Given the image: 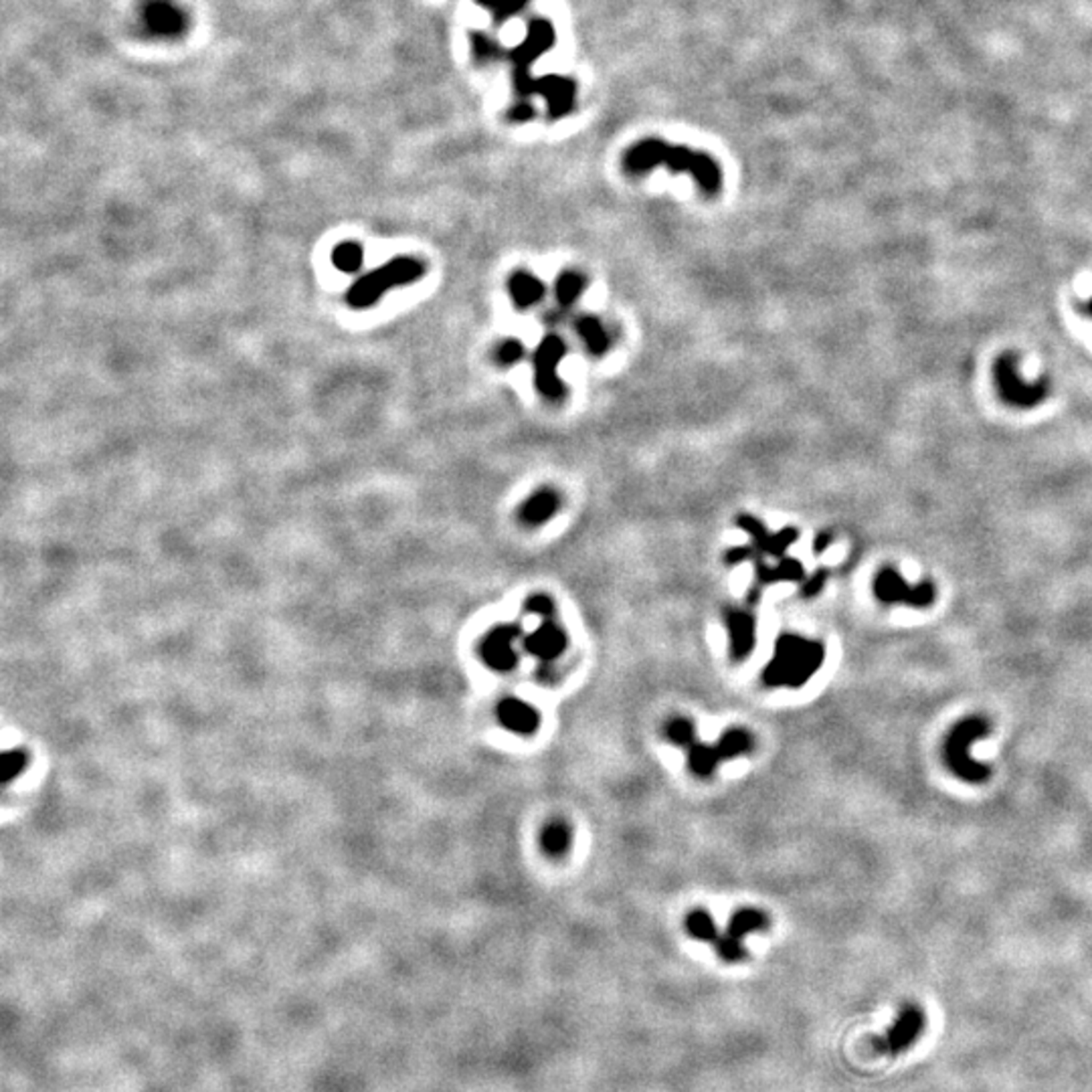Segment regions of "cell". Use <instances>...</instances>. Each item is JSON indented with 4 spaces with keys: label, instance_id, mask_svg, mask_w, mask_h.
<instances>
[{
    "label": "cell",
    "instance_id": "obj_1",
    "mask_svg": "<svg viewBox=\"0 0 1092 1092\" xmlns=\"http://www.w3.org/2000/svg\"><path fill=\"white\" fill-rule=\"evenodd\" d=\"M658 167L672 172H688L706 194H717L722 186V172L714 158L686 146H672L660 138L636 142L623 154V170L628 175H645Z\"/></svg>",
    "mask_w": 1092,
    "mask_h": 1092
},
{
    "label": "cell",
    "instance_id": "obj_2",
    "mask_svg": "<svg viewBox=\"0 0 1092 1092\" xmlns=\"http://www.w3.org/2000/svg\"><path fill=\"white\" fill-rule=\"evenodd\" d=\"M825 661L822 642L797 634H781L773 647V658L763 669V682L771 688H801Z\"/></svg>",
    "mask_w": 1092,
    "mask_h": 1092
},
{
    "label": "cell",
    "instance_id": "obj_3",
    "mask_svg": "<svg viewBox=\"0 0 1092 1092\" xmlns=\"http://www.w3.org/2000/svg\"><path fill=\"white\" fill-rule=\"evenodd\" d=\"M425 261L413 255H397L385 266L368 271L360 280L350 285L346 293V302L354 310H366L385 296L389 290L398 285H411L425 275Z\"/></svg>",
    "mask_w": 1092,
    "mask_h": 1092
},
{
    "label": "cell",
    "instance_id": "obj_4",
    "mask_svg": "<svg viewBox=\"0 0 1092 1092\" xmlns=\"http://www.w3.org/2000/svg\"><path fill=\"white\" fill-rule=\"evenodd\" d=\"M991 733V722L983 717H967L959 720L947 735L943 755L945 763L955 777L979 785L991 777V767L979 763L971 755L973 743Z\"/></svg>",
    "mask_w": 1092,
    "mask_h": 1092
},
{
    "label": "cell",
    "instance_id": "obj_5",
    "mask_svg": "<svg viewBox=\"0 0 1092 1092\" xmlns=\"http://www.w3.org/2000/svg\"><path fill=\"white\" fill-rule=\"evenodd\" d=\"M564 357H567V344L559 334H546L534 350V387L548 401H561L567 395V387L559 376V365Z\"/></svg>",
    "mask_w": 1092,
    "mask_h": 1092
},
{
    "label": "cell",
    "instance_id": "obj_6",
    "mask_svg": "<svg viewBox=\"0 0 1092 1092\" xmlns=\"http://www.w3.org/2000/svg\"><path fill=\"white\" fill-rule=\"evenodd\" d=\"M996 385L999 397L1012 406L1031 409L1040 405L1048 395V382H1026L1018 371V357L1012 352L1001 354L996 363Z\"/></svg>",
    "mask_w": 1092,
    "mask_h": 1092
},
{
    "label": "cell",
    "instance_id": "obj_7",
    "mask_svg": "<svg viewBox=\"0 0 1092 1092\" xmlns=\"http://www.w3.org/2000/svg\"><path fill=\"white\" fill-rule=\"evenodd\" d=\"M872 589L876 599L884 605H908L921 609L935 603L937 597V589L931 581L908 585L900 577V572L891 567L878 571V575L874 577Z\"/></svg>",
    "mask_w": 1092,
    "mask_h": 1092
},
{
    "label": "cell",
    "instance_id": "obj_8",
    "mask_svg": "<svg viewBox=\"0 0 1092 1092\" xmlns=\"http://www.w3.org/2000/svg\"><path fill=\"white\" fill-rule=\"evenodd\" d=\"M924 1028V1009L916 1004H905L896 1014L892 1026L874 1040V1050L878 1054H888V1056H899V1054L913 1048L918 1038L923 1036Z\"/></svg>",
    "mask_w": 1092,
    "mask_h": 1092
},
{
    "label": "cell",
    "instance_id": "obj_9",
    "mask_svg": "<svg viewBox=\"0 0 1092 1092\" xmlns=\"http://www.w3.org/2000/svg\"><path fill=\"white\" fill-rule=\"evenodd\" d=\"M521 636L522 629L514 623L498 625L488 631V636L480 644V655L484 664L494 672H512L521 661V655L514 647Z\"/></svg>",
    "mask_w": 1092,
    "mask_h": 1092
},
{
    "label": "cell",
    "instance_id": "obj_10",
    "mask_svg": "<svg viewBox=\"0 0 1092 1092\" xmlns=\"http://www.w3.org/2000/svg\"><path fill=\"white\" fill-rule=\"evenodd\" d=\"M556 41V33L551 21L534 19L529 22V31H526L524 41L510 49L508 59L514 65L512 75H530V65L553 49Z\"/></svg>",
    "mask_w": 1092,
    "mask_h": 1092
},
{
    "label": "cell",
    "instance_id": "obj_11",
    "mask_svg": "<svg viewBox=\"0 0 1092 1092\" xmlns=\"http://www.w3.org/2000/svg\"><path fill=\"white\" fill-rule=\"evenodd\" d=\"M736 526L752 538V546L757 548V553L769 554L773 559H783L787 548L800 538V530L797 529H783L777 534H773L767 530V526L760 522L759 518L751 514L736 516Z\"/></svg>",
    "mask_w": 1092,
    "mask_h": 1092
},
{
    "label": "cell",
    "instance_id": "obj_12",
    "mask_svg": "<svg viewBox=\"0 0 1092 1092\" xmlns=\"http://www.w3.org/2000/svg\"><path fill=\"white\" fill-rule=\"evenodd\" d=\"M534 94L545 97L548 118L561 119L569 116L575 108L577 84L571 78H562V75H545V78L534 79L532 95Z\"/></svg>",
    "mask_w": 1092,
    "mask_h": 1092
},
{
    "label": "cell",
    "instance_id": "obj_13",
    "mask_svg": "<svg viewBox=\"0 0 1092 1092\" xmlns=\"http://www.w3.org/2000/svg\"><path fill=\"white\" fill-rule=\"evenodd\" d=\"M725 625L728 634V652L735 661L747 660L757 644V623L755 617L744 609H728L725 613Z\"/></svg>",
    "mask_w": 1092,
    "mask_h": 1092
},
{
    "label": "cell",
    "instance_id": "obj_14",
    "mask_svg": "<svg viewBox=\"0 0 1092 1092\" xmlns=\"http://www.w3.org/2000/svg\"><path fill=\"white\" fill-rule=\"evenodd\" d=\"M569 637L561 625L545 620L537 629L524 637V650L540 661H553L567 650Z\"/></svg>",
    "mask_w": 1092,
    "mask_h": 1092
},
{
    "label": "cell",
    "instance_id": "obj_15",
    "mask_svg": "<svg viewBox=\"0 0 1092 1092\" xmlns=\"http://www.w3.org/2000/svg\"><path fill=\"white\" fill-rule=\"evenodd\" d=\"M496 717H498V722L504 728L522 736L534 735L540 727V712L521 698L508 696L500 700L498 708H496Z\"/></svg>",
    "mask_w": 1092,
    "mask_h": 1092
},
{
    "label": "cell",
    "instance_id": "obj_16",
    "mask_svg": "<svg viewBox=\"0 0 1092 1092\" xmlns=\"http://www.w3.org/2000/svg\"><path fill=\"white\" fill-rule=\"evenodd\" d=\"M561 508V496L551 488H542L530 494L518 510V518L526 526H540L551 521Z\"/></svg>",
    "mask_w": 1092,
    "mask_h": 1092
},
{
    "label": "cell",
    "instance_id": "obj_17",
    "mask_svg": "<svg viewBox=\"0 0 1092 1092\" xmlns=\"http://www.w3.org/2000/svg\"><path fill=\"white\" fill-rule=\"evenodd\" d=\"M508 293L512 298V304H514L518 310H529V308L537 306L540 300L545 298L546 288L537 275H532L530 271L521 269L510 275Z\"/></svg>",
    "mask_w": 1092,
    "mask_h": 1092
},
{
    "label": "cell",
    "instance_id": "obj_18",
    "mask_svg": "<svg viewBox=\"0 0 1092 1092\" xmlns=\"http://www.w3.org/2000/svg\"><path fill=\"white\" fill-rule=\"evenodd\" d=\"M144 17L148 22L150 31H154L158 35H177L183 33L185 29V14L180 12L177 6H172L170 3H160V0H156V3L148 4V9L144 11Z\"/></svg>",
    "mask_w": 1092,
    "mask_h": 1092
},
{
    "label": "cell",
    "instance_id": "obj_19",
    "mask_svg": "<svg viewBox=\"0 0 1092 1092\" xmlns=\"http://www.w3.org/2000/svg\"><path fill=\"white\" fill-rule=\"evenodd\" d=\"M575 330L593 357H603L612 349V334H609L605 324L595 318V316H581L575 324Z\"/></svg>",
    "mask_w": 1092,
    "mask_h": 1092
},
{
    "label": "cell",
    "instance_id": "obj_20",
    "mask_svg": "<svg viewBox=\"0 0 1092 1092\" xmlns=\"http://www.w3.org/2000/svg\"><path fill=\"white\" fill-rule=\"evenodd\" d=\"M755 577L757 583L760 585H773V583H781V581H801L803 579V564L795 559H783L771 567V564H767L763 561L755 562Z\"/></svg>",
    "mask_w": 1092,
    "mask_h": 1092
},
{
    "label": "cell",
    "instance_id": "obj_21",
    "mask_svg": "<svg viewBox=\"0 0 1092 1092\" xmlns=\"http://www.w3.org/2000/svg\"><path fill=\"white\" fill-rule=\"evenodd\" d=\"M769 926H771V921H769V916L763 913V910H759V908H741V910H736V913L733 915V918H730L727 935L736 939V940H741V943H743V939L747 937V935H751V932L767 931V929H769Z\"/></svg>",
    "mask_w": 1092,
    "mask_h": 1092
},
{
    "label": "cell",
    "instance_id": "obj_22",
    "mask_svg": "<svg viewBox=\"0 0 1092 1092\" xmlns=\"http://www.w3.org/2000/svg\"><path fill=\"white\" fill-rule=\"evenodd\" d=\"M572 833L567 822L562 819H551L540 832V848L548 856H564L571 850Z\"/></svg>",
    "mask_w": 1092,
    "mask_h": 1092
},
{
    "label": "cell",
    "instance_id": "obj_23",
    "mask_svg": "<svg viewBox=\"0 0 1092 1092\" xmlns=\"http://www.w3.org/2000/svg\"><path fill=\"white\" fill-rule=\"evenodd\" d=\"M717 749H718V755L722 760H730V759L749 755V752L755 749V739H752V735L747 728L735 727L722 733V736L717 743Z\"/></svg>",
    "mask_w": 1092,
    "mask_h": 1092
},
{
    "label": "cell",
    "instance_id": "obj_24",
    "mask_svg": "<svg viewBox=\"0 0 1092 1092\" xmlns=\"http://www.w3.org/2000/svg\"><path fill=\"white\" fill-rule=\"evenodd\" d=\"M720 760L722 759L718 755L717 744L694 743L692 747H688V767L696 777H710V775L717 771Z\"/></svg>",
    "mask_w": 1092,
    "mask_h": 1092
},
{
    "label": "cell",
    "instance_id": "obj_25",
    "mask_svg": "<svg viewBox=\"0 0 1092 1092\" xmlns=\"http://www.w3.org/2000/svg\"><path fill=\"white\" fill-rule=\"evenodd\" d=\"M583 291H585V277L579 274V271H572V269L562 271L554 285L556 302H559V306L562 308H571L579 298L583 296Z\"/></svg>",
    "mask_w": 1092,
    "mask_h": 1092
},
{
    "label": "cell",
    "instance_id": "obj_26",
    "mask_svg": "<svg viewBox=\"0 0 1092 1092\" xmlns=\"http://www.w3.org/2000/svg\"><path fill=\"white\" fill-rule=\"evenodd\" d=\"M686 929L692 937L702 940V943H717L720 937L714 918L706 910H692L686 916Z\"/></svg>",
    "mask_w": 1092,
    "mask_h": 1092
},
{
    "label": "cell",
    "instance_id": "obj_27",
    "mask_svg": "<svg viewBox=\"0 0 1092 1092\" xmlns=\"http://www.w3.org/2000/svg\"><path fill=\"white\" fill-rule=\"evenodd\" d=\"M333 261L338 269L352 274V271H357L360 263H363V247H360L357 241H344V243L334 247Z\"/></svg>",
    "mask_w": 1092,
    "mask_h": 1092
},
{
    "label": "cell",
    "instance_id": "obj_28",
    "mask_svg": "<svg viewBox=\"0 0 1092 1092\" xmlns=\"http://www.w3.org/2000/svg\"><path fill=\"white\" fill-rule=\"evenodd\" d=\"M666 736L676 747H692L696 743V728L692 725V720L676 717L666 722Z\"/></svg>",
    "mask_w": 1092,
    "mask_h": 1092
},
{
    "label": "cell",
    "instance_id": "obj_29",
    "mask_svg": "<svg viewBox=\"0 0 1092 1092\" xmlns=\"http://www.w3.org/2000/svg\"><path fill=\"white\" fill-rule=\"evenodd\" d=\"M472 51H473V57H476L480 63H492L504 57V51L500 45L496 43L492 37H488L486 33L472 35Z\"/></svg>",
    "mask_w": 1092,
    "mask_h": 1092
},
{
    "label": "cell",
    "instance_id": "obj_30",
    "mask_svg": "<svg viewBox=\"0 0 1092 1092\" xmlns=\"http://www.w3.org/2000/svg\"><path fill=\"white\" fill-rule=\"evenodd\" d=\"M524 358V344L518 338H506L494 350V360L502 366H512Z\"/></svg>",
    "mask_w": 1092,
    "mask_h": 1092
},
{
    "label": "cell",
    "instance_id": "obj_31",
    "mask_svg": "<svg viewBox=\"0 0 1092 1092\" xmlns=\"http://www.w3.org/2000/svg\"><path fill=\"white\" fill-rule=\"evenodd\" d=\"M714 947H717L718 957L722 961H727V963H739V961H743L744 957H747V951H744V947H743L741 940L728 937L727 932H725V935L718 937V940H717V943H714Z\"/></svg>",
    "mask_w": 1092,
    "mask_h": 1092
},
{
    "label": "cell",
    "instance_id": "obj_32",
    "mask_svg": "<svg viewBox=\"0 0 1092 1092\" xmlns=\"http://www.w3.org/2000/svg\"><path fill=\"white\" fill-rule=\"evenodd\" d=\"M526 4H529V0H486L484 6L494 12L496 21L502 22L510 19L512 14L521 12Z\"/></svg>",
    "mask_w": 1092,
    "mask_h": 1092
},
{
    "label": "cell",
    "instance_id": "obj_33",
    "mask_svg": "<svg viewBox=\"0 0 1092 1092\" xmlns=\"http://www.w3.org/2000/svg\"><path fill=\"white\" fill-rule=\"evenodd\" d=\"M524 609L530 615H538L542 620H553L554 615V601L548 597V595H530L529 599H526Z\"/></svg>",
    "mask_w": 1092,
    "mask_h": 1092
},
{
    "label": "cell",
    "instance_id": "obj_34",
    "mask_svg": "<svg viewBox=\"0 0 1092 1092\" xmlns=\"http://www.w3.org/2000/svg\"><path fill=\"white\" fill-rule=\"evenodd\" d=\"M534 116H537V110H534V105L529 100L516 102L508 110L510 122H529V119H532Z\"/></svg>",
    "mask_w": 1092,
    "mask_h": 1092
},
{
    "label": "cell",
    "instance_id": "obj_35",
    "mask_svg": "<svg viewBox=\"0 0 1092 1092\" xmlns=\"http://www.w3.org/2000/svg\"><path fill=\"white\" fill-rule=\"evenodd\" d=\"M825 581H827V571L825 569H819V571L813 572V575L801 587L803 597H816V595L824 589Z\"/></svg>",
    "mask_w": 1092,
    "mask_h": 1092
},
{
    "label": "cell",
    "instance_id": "obj_36",
    "mask_svg": "<svg viewBox=\"0 0 1092 1092\" xmlns=\"http://www.w3.org/2000/svg\"><path fill=\"white\" fill-rule=\"evenodd\" d=\"M755 553H757V548L752 545L751 546H733L725 553V562L730 564V567H735V564L751 561L752 556H755Z\"/></svg>",
    "mask_w": 1092,
    "mask_h": 1092
},
{
    "label": "cell",
    "instance_id": "obj_37",
    "mask_svg": "<svg viewBox=\"0 0 1092 1092\" xmlns=\"http://www.w3.org/2000/svg\"><path fill=\"white\" fill-rule=\"evenodd\" d=\"M830 542H832L830 532H822V534H819V537L816 538V553H817V554H822V553L825 551V546L830 545Z\"/></svg>",
    "mask_w": 1092,
    "mask_h": 1092
},
{
    "label": "cell",
    "instance_id": "obj_38",
    "mask_svg": "<svg viewBox=\"0 0 1092 1092\" xmlns=\"http://www.w3.org/2000/svg\"><path fill=\"white\" fill-rule=\"evenodd\" d=\"M1082 312H1084V314H1088V316H1090V318H1092V298L1088 300V302H1087V304H1084V306H1082Z\"/></svg>",
    "mask_w": 1092,
    "mask_h": 1092
},
{
    "label": "cell",
    "instance_id": "obj_39",
    "mask_svg": "<svg viewBox=\"0 0 1092 1092\" xmlns=\"http://www.w3.org/2000/svg\"><path fill=\"white\" fill-rule=\"evenodd\" d=\"M478 3H480V4H481V3H484V0H478Z\"/></svg>",
    "mask_w": 1092,
    "mask_h": 1092
}]
</instances>
